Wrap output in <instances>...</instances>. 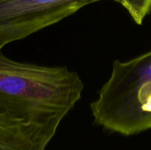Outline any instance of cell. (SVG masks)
<instances>
[{"label":"cell","mask_w":151,"mask_h":150,"mask_svg":"<svg viewBox=\"0 0 151 150\" xmlns=\"http://www.w3.org/2000/svg\"><path fill=\"white\" fill-rule=\"evenodd\" d=\"M119 4L128 11L137 24H142L151 12V0H119Z\"/></svg>","instance_id":"obj_4"},{"label":"cell","mask_w":151,"mask_h":150,"mask_svg":"<svg viewBox=\"0 0 151 150\" xmlns=\"http://www.w3.org/2000/svg\"><path fill=\"white\" fill-rule=\"evenodd\" d=\"M100 1L104 0H0V50Z\"/></svg>","instance_id":"obj_3"},{"label":"cell","mask_w":151,"mask_h":150,"mask_svg":"<svg viewBox=\"0 0 151 150\" xmlns=\"http://www.w3.org/2000/svg\"><path fill=\"white\" fill-rule=\"evenodd\" d=\"M83 89L66 66L16 61L0 50V140L55 136Z\"/></svg>","instance_id":"obj_1"},{"label":"cell","mask_w":151,"mask_h":150,"mask_svg":"<svg viewBox=\"0 0 151 150\" xmlns=\"http://www.w3.org/2000/svg\"><path fill=\"white\" fill-rule=\"evenodd\" d=\"M90 109L94 124L109 132L131 136L151 129V49L114 60Z\"/></svg>","instance_id":"obj_2"}]
</instances>
